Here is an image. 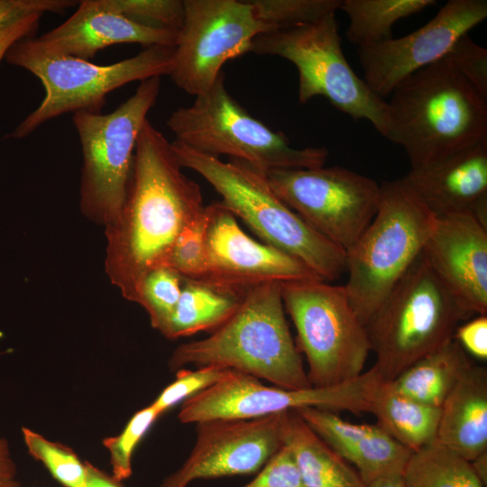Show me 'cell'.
<instances>
[{"label": "cell", "instance_id": "603a6c76", "mask_svg": "<svg viewBox=\"0 0 487 487\" xmlns=\"http://www.w3.org/2000/svg\"><path fill=\"white\" fill-rule=\"evenodd\" d=\"M282 445L290 448L307 487H366L356 470L325 443L295 410L282 413Z\"/></svg>", "mask_w": 487, "mask_h": 487}, {"label": "cell", "instance_id": "836d02e7", "mask_svg": "<svg viewBox=\"0 0 487 487\" xmlns=\"http://www.w3.org/2000/svg\"><path fill=\"white\" fill-rule=\"evenodd\" d=\"M99 8L138 23L179 32L184 18L181 0H93Z\"/></svg>", "mask_w": 487, "mask_h": 487}, {"label": "cell", "instance_id": "d6986e66", "mask_svg": "<svg viewBox=\"0 0 487 487\" xmlns=\"http://www.w3.org/2000/svg\"><path fill=\"white\" fill-rule=\"evenodd\" d=\"M402 179L435 216L470 215L487 227V139Z\"/></svg>", "mask_w": 487, "mask_h": 487}, {"label": "cell", "instance_id": "f35d334b", "mask_svg": "<svg viewBox=\"0 0 487 487\" xmlns=\"http://www.w3.org/2000/svg\"><path fill=\"white\" fill-rule=\"evenodd\" d=\"M454 339L462 348L475 358L487 359V317L478 315L473 319L458 326Z\"/></svg>", "mask_w": 487, "mask_h": 487}, {"label": "cell", "instance_id": "1f68e13d", "mask_svg": "<svg viewBox=\"0 0 487 487\" xmlns=\"http://www.w3.org/2000/svg\"><path fill=\"white\" fill-rule=\"evenodd\" d=\"M259 17L271 32L293 28L335 14L341 0H253Z\"/></svg>", "mask_w": 487, "mask_h": 487}, {"label": "cell", "instance_id": "8fae6325", "mask_svg": "<svg viewBox=\"0 0 487 487\" xmlns=\"http://www.w3.org/2000/svg\"><path fill=\"white\" fill-rule=\"evenodd\" d=\"M280 292L311 385L329 387L361 375L371 345L345 287L313 279L281 282Z\"/></svg>", "mask_w": 487, "mask_h": 487}, {"label": "cell", "instance_id": "e0dca14e", "mask_svg": "<svg viewBox=\"0 0 487 487\" xmlns=\"http://www.w3.org/2000/svg\"><path fill=\"white\" fill-rule=\"evenodd\" d=\"M211 206L202 279L244 292L270 281L322 280L299 260L246 234L221 201Z\"/></svg>", "mask_w": 487, "mask_h": 487}, {"label": "cell", "instance_id": "e575fe53", "mask_svg": "<svg viewBox=\"0 0 487 487\" xmlns=\"http://www.w3.org/2000/svg\"><path fill=\"white\" fill-rule=\"evenodd\" d=\"M161 414L151 404L138 410L124 430L103 440L110 455L113 476L122 482L132 474V456L135 447Z\"/></svg>", "mask_w": 487, "mask_h": 487}, {"label": "cell", "instance_id": "ac0fdd59", "mask_svg": "<svg viewBox=\"0 0 487 487\" xmlns=\"http://www.w3.org/2000/svg\"><path fill=\"white\" fill-rule=\"evenodd\" d=\"M422 251L437 279L460 307L487 313V227L473 216L436 217Z\"/></svg>", "mask_w": 487, "mask_h": 487}, {"label": "cell", "instance_id": "2e32d148", "mask_svg": "<svg viewBox=\"0 0 487 487\" xmlns=\"http://www.w3.org/2000/svg\"><path fill=\"white\" fill-rule=\"evenodd\" d=\"M282 413L249 419L197 423V440L188 459L161 487H187L197 479L254 473L282 446Z\"/></svg>", "mask_w": 487, "mask_h": 487}, {"label": "cell", "instance_id": "d590c367", "mask_svg": "<svg viewBox=\"0 0 487 487\" xmlns=\"http://www.w3.org/2000/svg\"><path fill=\"white\" fill-rule=\"evenodd\" d=\"M233 369L218 366H200L197 370L179 369L176 379L159 394L152 405L161 415L181 400L216 384Z\"/></svg>", "mask_w": 487, "mask_h": 487}, {"label": "cell", "instance_id": "3957f363", "mask_svg": "<svg viewBox=\"0 0 487 487\" xmlns=\"http://www.w3.org/2000/svg\"><path fill=\"white\" fill-rule=\"evenodd\" d=\"M218 365L285 389L312 387L284 313L280 282L248 289L235 312L207 338L179 345L171 370Z\"/></svg>", "mask_w": 487, "mask_h": 487}, {"label": "cell", "instance_id": "52a82bcc", "mask_svg": "<svg viewBox=\"0 0 487 487\" xmlns=\"http://www.w3.org/2000/svg\"><path fill=\"white\" fill-rule=\"evenodd\" d=\"M472 317L443 286L423 253L365 325L372 366L385 382L454 338Z\"/></svg>", "mask_w": 487, "mask_h": 487}, {"label": "cell", "instance_id": "6da1fadb", "mask_svg": "<svg viewBox=\"0 0 487 487\" xmlns=\"http://www.w3.org/2000/svg\"><path fill=\"white\" fill-rule=\"evenodd\" d=\"M181 169L171 142L147 119L137 138L125 202L106 227V272L131 302L139 304L146 275L164 267L178 236L205 207L199 185Z\"/></svg>", "mask_w": 487, "mask_h": 487}, {"label": "cell", "instance_id": "83f0119b", "mask_svg": "<svg viewBox=\"0 0 487 487\" xmlns=\"http://www.w3.org/2000/svg\"><path fill=\"white\" fill-rule=\"evenodd\" d=\"M401 478L404 487H485L470 461L437 440L412 452Z\"/></svg>", "mask_w": 487, "mask_h": 487}, {"label": "cell", "instance_id": "cb8c5ba5", "mask_svg": "<svg viewBox=\"0 0 487 487\" xmlns=\"http://www.w3.org/2000/svg\"><path fill=\"white\" fill-rule=\"evenodd\" d=\"M245 292L206 279L184 278L179 302L161 333L177 339L214 331L235 312Z\"/></svg>", "mask_w": 487, "mask_h": 487}, {"label": "cell", "instance_id": "8992f818", "mask_svg": "<svg viewBox=\"0 0 487 487\" xmlns=\"http://www.w3.org/2000/svg\"><path fill=\"white\" fill-rule=\"evenodd\" d=\"M173 52L174 47L156 45L113 64L97 65L48 52L32 37L20 41L11 48L5 60L38 78L45 96L7 137L24 138L44 123L67 113H102L106 96L115 89L133 81L169 76Z\"/></svg>", "mask_w": 487, "mask_h": 487}, {"label": "cell", "instance_id": "9a60e30c", "mask_svg": "<svg viewBox=\"0 0 487 487\" xmlns=\"http://www.w3.org/2000/svg\"><path fill=\"white\" fill-rule=\"evenodd\" d=\"M486 17V0H449L418 30L357 48L363 80L384 98L409 76L443 59L462 35Z\"/></svg>", "mask_w": 487, "mask_h": 487}, {"label": "cell", "instance_id": "d4e9b609", "mask_svg": "<svg viewBox=\"0 0 487 487\" xmlns=\"http://www.w3.org/2000/svg\"><path fill=\"white\" fill-rule=\"evenodd\" d=\"M472 365L467 353L453 338L416 361L389 383L408 398L441 407Z\"/></svg>", "mask_w": 487, "mask_h": 487}, {"label": "cell", "instance_id": "f546056e", "mask_svg": "<svg viewBox=\"0 0 487 487\" xmlns=\"http://www.w3.org/2000/svg\"><path fill=\"white\" fill-rule=\"evenodd\" d=\"M212 216V206H205L175 241L164 267L184 278L202 279L207 271V234Z\"/></svg>", "mask_w": 487, "mask_h": 487}, {"label": "cell", "instance_id": "ab89813d", "mask_svg": "<svg viewBox=\"0 0 487 487\" xmlns=\"http://www.w3.org/2000/svg\"><path fill=\"white\" fill-rule=\"evenodd\" d=\"M8 441L0 438V487H22Z\"/></svg>", "mask_w": 487, "mask_h": 487}, {"label": "cell", "instance_id": "7bdbcfd3", "mask_svg": "<svg viewBox=\"0 0 487 487\" xmlns=\"http://www.w3.org/2000/svg\"><path fill=\"white\" fill-rule=\"evenodd\" d=\"M366 487H404L401 474L388 475L375 479L368 483Z\"/></svg>", "mask_w": 487, "mask_h": 487}, {"label": "cell", "instance_id": "9c48e42d", "mask_svg": "<svg viewBox=\"0 0 487 487\" xmlns=\"http://www.w3.org/2000/svg\"><path fill=\"white\" fill-rule=\"evenodd\" d=\"M161 78L143 81L126 101L103 114L73 113L82 152L80 208L106 227L119 216L126 199L140 131L154 106Z\"/></svg>", "mask_w": 487, "mask_h": 487}, {"label": "cell", "instance_id": "277c9868", "mask_svg": "<svg viewBox=\"0 0 487 487\" xmlns=\"http://www.w3.org/2000/svg\"><path fill=\"white\" fill-rule=\"evenodd\" d=\"M171 149L179 164L201 175L222 197V204L263 243L299 260L325 281L345 271V251L288 207L264 172L243 161H222L178 141L171 142Z\"/></svg>", "mask_w": 487, "mask_h": 487}, {"label": "cell", "instance_id": "60d3db41", "mask_svg": "<svg viewBox=\"0 0 487 487\" xmlns=\"http://www.w3.org/2000/svg\"><path fill=\"white\" fill-rule=\"evenodd\" d=\"M85 487H124L120 481L109 475L89 462H87Z\"/></svg>", "mask_w": 487, "mask_h": 487}, {"label": "cell", "instance_id": "74e56055", "mask_svg": "<svg viewBox=\"0 0 487 487\" xmlns=\"http://www.w3.org/2000/svg\"><path fill=\"white\" fill-rule=\"evenodd\" d=\"M244 487H307L294 455L285 445L262 467L257 476Z\"/></svg>", "mask_w": 487, "mask_h": 487}, {"label": "cell", "instance_id": "44dd1931", "mask_svg": "<svg viewBox=\"0 0 487 487\" xmlns=\"http://www.w3.org/2000/svg\"><path fill=\"white\" fill-rule=\"evenodd\" d=\"M295 411L325 443L356 467L365 484L402 474L412 454L379 425L352 423L334 411L317 408Z\"/></svg>", "mask_w": 487, "mask_h": 487}, {"label": "cell", "instance_id": "ffe728a7", "mask_svg": "<svg viewBox=\"0 0 487 487\" xmlns=\"http://www.w3.org/2000/svg\"><path fill=\"white\" fill-rule=\"evenodd\" d=\"M177 35L99 8L93 0H82L65 22L34 40L48 52L89 60L99 51L120 43L175 47Z\"/></svg>", "mask_w": 487, "mask_h": 487}, {"label": "cell", "instance_id": "7c38bea8", "mask_svg": "<svg viewBox=\"0 0 487 487\" xmlns=\"http://www.w3.org/2000/svg\"><path fill=\"white\" fill-rule=\"evenodd\" d=\"M382 381L372 367L358 377L329 387L285 389L263 385L258 378L235 370L216 384L183 401L182 423L212 419H249L311 407L331 411L370 412Z\"/></svg>", "mask_w": 487, "mask_h": 487}, {"label": "cell", "instance_id": "4dcf8cb0", "mask_svg": "<svg viewBox=\"0 0 487 487\" xmlns=\"http://www.w3.org/2000/svg\"><path fill=\"white\" fill-rule=\"evenodd\" d=\"M29 454L41 462L63 487H85L87 461L83 462L69 446L52 442L27 427H22Z\"/></svg>", "mask_w": 487, "mask_h": 487}, {"label": "cell", "instance_id": "5b68a950", "mask_svg": "<svg viewBox=\"0 0 487 487\" xmlns=\"http://www.w3.org/2000/svg\"><path fill=\"white\" fill-rule=\"evenodd\" d=\"M380 188L375 216L345 252L344 287L364 326L422 253L437 220L402 178Z\"/></svg>", "mask_w": 487, "mask_h": 487}, {"label": "cell", "instance_id": "484cf974", "mask_svg": "<svg viewBox=\"0 0 487 487\" xmlns=\"http://www.w3.org/2000/svg\"><path fill=\"white\" fill-rule=\"evenodd\" d=\"M377 425L414 452L436 440L441 408L420 403L381 381L371 404Z\"/></svg>", "mask_w": 487, "mask_h": 487}, {"label": "cell", "instance_id": "7402d4cb", "mask_svg": "<svg viewBox=\"0 0 487 487\" xmlns=\"http://www.w3.org/2000/svg\"><path fill=\"white\" fill-rule=\"evenodd\" d=\"M436 440L467 459L487 451V371L473 363L444 400Z\"/></svg>", "mask_w": 487, "mask_h": 487}, {"label": "cell", "instance_id": "4fadbf2b", "mask_svg": "<svg viewBox=\"0 0 487 487\" xmlns=\"http://www.w3.org/2000/svg\"><path fill=\"white\" fill-rule=\"evenodd\" d=\"M279 198L310 227L347 251L376 214L381 188L346 168L273 170L266 173Z\"/></svg>", "mask_w": 487, "mask_h": 487}, {"label": "cell", "instance_id": "ba28073f", "mask_svg": "<svg viewBox=\"0 0 487 487\" xmlns=\"http://www.w3.org/2000/svg\"><path fill=\"white\" fill-rule=\"evenodd\" d=\"M167 124L175 141L211 156H231L264 173L322 167L328 156L326 147H292L283 133L253 117L227 91L223 72L192 105L173 111Z\"/></svg>", "mask_w": 487, "mask_h": 487}, {"label": "cell", "instance_id": "f1b7e54d", "mask_svg": "<svg viewBox=\"0 0 487 487\" xmlns=\"http://www.w3.org/2000/svg\"><path fill=\"white\" fill-rule=\"evenodd\" d=\"M74 0H0V64L11 48L32 37L47 13L62 14Z\"/></svg>", "mask_w": 487, "mask_h": 487}, {"label": "cell", "instance_id": "d6a6232c", "mask_svg": "<svg viewBox=\"0 0 487 487\" xmlns=\"http://www.w3.org/2000/svg\"><path fill=\"white\" fill-rule=\"evenodd\" d=\"M183 280L184 277L168 267L152 270L143 280L139 305L149 315L152 327L160 332L179 302Z\"/></svg>", "mask_w": 487, "mask_h": 487}, {"label": "cell", "instance_id": "7a4b0ae2", "mask_svg": "<svg viewBox=\"0 0 487 487\" xmlns=\"http://www.w3.org/2000/svg\"><path fill=\"white\" fill-rule=\"evenodd\" d=\"M384 137L403 148L410 168L427 166L487 139V99L443 58L391 93Z\"/></svg>", "mask_w": 487, "mask_h": 487}, {"label": "cell", "instance_id": "b9f144b4", "mask_svg": "<svg viewBox=\"0 0 487 487\" xmlns=\"http://www.w3.org/2000/svg\"><path fill=\"white\" fill-rule=\"evenodd\" d=\"M473 470L481 482L487 484V451L470 461Z\"/></svg>", "mask_w": 487, "mask_h": 487}, {"label": "cell", "instance_id": "5bb4252c", "mask_svg": "<svg viewBox=\"0 0 487 487\" xmlns=\"http://www.w3.org/2000/svg\"><path fill=\"white\" fill-rule=\"evenodd\" d=\"M183 7L169 76L195 96L214 85L227 60L250 52L253 41L271 32L252 1L183 0Z\"/></svg>", "mask_w": 487, "mask_h": 487}, {"label": "cell", "instance_id": "8d00e7d4", "mask_svg": "<svg viewBox=\"0 0 487 487\" xmlns=\"http://www.w3.org/2000/svg\"><path fill=\"white\" fill-rule=\"evenodd\" d=\"M469 85L487 99V50L468 33L462 35L444 57Z\"/></svg>", "mask_w": 487, "mask_h": 487}, {"label": "cell", "instance_id": "4316f807", "mask_svg": "<svg viewBox=\"0 0 487 487\" xmlns=\"http://www.w3.org/2000/svg\"><path fill=\"white\" fill-rule=\"evenodd\" d=\"M435 0H341L340 10L349 17L346 39L357 48L392 39L400 20L435 5Z\"/></svg>", "mask_w": 487, "mask_h": 487}, {"label": "cell", "instance_id": "30bf717a", "mask_svg": "<svg viewBox=\"0 0 487 487\" xmlns=\"http://www.w3.org/2000/svg\"><path fill=\"white\" fill-rule=\"evenodd\" d=\"M251 51L290 61L299 72V101L323 96L354 120H367L384 136L387 101L351 68L335 14L307 24L257 36Z\"/></svg>", "mask_w": 487, "mask_h": 487}]
</instances>
